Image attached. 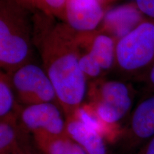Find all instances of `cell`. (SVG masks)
Wrapping results in <instances>:
<instances>
[{
    "mask_svg": "<svg viewBox=\"0 0 154 154\" xmlns=\"http://www.w3.org/2000/svg\"><path fill=\"white\" fill-rule=\"evenodd\" d=\"M29 132L22 126L19 116L0 120V154L19 153Z\"/></svg>",
    "mask_w": 154,
    "mask_h": 154,
    "instance_id": "cell-12",
    "label": "cell"
},
{
    "mask_svg": "<svg viewBox=\"0 0 154 154\" xmlns=\"http://www.w3.org/2000/svg\"><path fill=\"white\" fill-rule=\"evenodd\" d=\"M76 39L80 51L91 55L105 73L115 67L118 42L115 38L96 29L91 32H76Z\"/></svg>",
    "mask_w": 154,
    "mask_h": 154,
    "instance_id": "cell-8",
    "label": "cell"
},
{
    "mask_svg": "<svg viewBox=\"0 0 154 154\" xmlns=\"http://www.w3.org/2000/svg\"><path fill=\"white\" fill-rule=\"evenodd\" d=\"M19 106L8 74L0 73V120L19 116Z\"/></svg>",
    "mask_w": 154,
    "mask_h": 154,
    "instance_id": "cell-15",
    "label": "cell"
},
{
    "mask_svg": "<svg viewBox=\"0 0 154 154\" xmlns=\"http://www.w3.org/2000/svg\"><path fill=\"white\" fill-rule=\"evenodd\" d=\"M138 9L144 15L154 19V0H136Z\"/></svg>",
    "mask_w": 154,
    "mask_h": 154,
    "instance_id": "cell-18",
    "label": "cell"
},
{
    "mask_svg": "<svg viewBox=\"0 0 154 154\" xmlns=\"http://www.w3.org/2000/svg\"><path fill=\"white\" fill-rule=\"evenodd\" d=\"M97 1L99 2L103 6V8L106 9V8L108 6L110 5L111 3H112L113 2H114L115 0H97Z\"/></svg>",
    "mask_w": 154,
    "mask_h": 154,
    "instance_id": "cell-22",
    "label": "cell"
},
{
    "mask_svg": "<svg viewBox=\"0 0 154 154\" xmlns=\"http://www.w3.org/2000/svg\"><path fill=\"white\" fill-rule=\"evenodd\" d=\"M67 0H34L35 9L52 18L66 21V5Z\"/></svg>",
    "mask_w": 154,
    "mask_h": 154,
    "instance_id": "cell-16",
    "label": "cell"
},
{
    "mask_svg": "<svg viewBox=\"0 0 154 154\" xmlns=\"http://www.w3.org/2000/svg\"><path fill=\"white\" fill-rule=\"evenodd\" d=\"M9 75L20 104L24 106L42 103L59 104L52 83L44 68L31 62Z\"/></svg>",
    "mask_w": 154,
    "mask_h": 154,
    "instance_id": "cell-5",
    "label": "cell"
},
{
    "mask_svg": "<svg viewBox=\"0 0 154 154\" xmlns=\"http://www.w3.org/2000/svg\"><path fill=\"white\" fill-rule=\"evenodd\" d=\"M19 121L32 135L38 133L51 135L67 134L66 119L58 103H42L21 109Z\"/></svg>",
    "mask_w": 154,
    "mask_h": 154,
    "instance_id": "cell-6",
    "label": "cell"
},
{
    "mask_svg": "<svg viewBox=\"0 0 154 154\" xmlns=\"http://www.w3.org/2000/svg\"><path fill=\"white\" fill-rule=\"evenodd\" d=\"M154 65V19L147 18L117 42L115 67L123 76L145 80Z\"/></svg>",
    "mask_w": 154,
    "mask_h": 154,
    "instance_id": "cell-3",
    "label": "cell"
},
{
    "mask_svg": "<svg viewBox=\"0 0 154 154\" xmlns=\"http://www.w3.org/2000/svg\"><path fill=\"white\" fill-rule=\"evenodd\" d=\"M143 154H154V136L146 146Z\"/></svg>",
    "mask_w": 154,
    "mask_h": 154,
    "instance_id": "cell-21",
    "label": "cell"
},
{
    "mask_svg": "<svg viewBox=\"0 0 154 154\" xmlns=\"http://www.w3.org/2000/svg\"><path fill=\"white\" fill-rule=\"evenodd\" d=\"M66 119L67 133L86 154H112L101 136L84 124L75 114Z\"/></svg>",
    "mask_w": 154,
    "mask_h": 154,
    "instance_id": "cell-11",
    "label": "cell"
},
{
    "mask_svg": "<svg viewBox=\"0 0 154 154\" xmlns=\"http://www.w3.org/2000/svg\"><path fill=\"white\" fill-rule=\"evenodd\" d=\"M41 14L33 22L34 43L54 88L58 103L67 118L84 103L88 87L79 66L76 32L66 23L54 22V18Z\"/></svg>",
    "mask_w": 154,
    "mask_h": 154,
    "instance_id": "cell-1",
    "label": "cell"
},
{
    "mask_svg": "<svg viewBox=\"0 0 154 154\" xmlns=\"http://www.w3.org/2000/svg\"><path fill=\"white\" fill-rule=\"evenodd\" d=\"M87 96L88 103L102 120L110 124L120 125L132 106V88L121 81H93L88 87Z\"/></svg>",
    "mask_w": 154,
    "mask_h": 154,
    "instance_id": "cell-4",
    "label": "cell"
},
{
    "mask_svg": "<svg viewBox=\"0 0 154 154\" xmlns=\"http://www.w3.org/2000/svg\"><path fill=\"white\" fill-rule=\"evenodd\" d=\"M105 14L97 0H67L65 23L77 32H91L101 26Z\"/></svg>",
    "mask_w": 154,
    "mask_h": 154,
    "instance_id": "cell-7",
    "label": "cell"
},
{
    "mask_svg": "<svg viewBox=\"0 0 154 154\" xmlns=\"http://www.w3.org/2000/svg\"><path fill=\"white\" fill-rule=\"evenodd\" d=\"M79 66L87 80H92V82L101 79L105 74L97 61L87 52L80 51Z\"/></svg>",
    "mask_w": 154,
    "mask_h": 154,
    "instance_id": "cell-17",
    "label": "cell"
},
{
    "mask_svg": "<svg viewBox=\"0 0 154 154\" xmlns=\"http://www.w3.org/2000/svg\"><path fill=\"white\" fill-rule=\"evenodd\" d=\"M29 11L14 0H1L0 66L8 74L32 62L34 32Z\"/></svg>",
    "mask_w": 154,
    "mask_h": 154,
    "instance_id": "cell-2",
    "label": "cell"
},
{
    "mask_svg": "<svg viewBox=\"0 0 154 154\" xmlns=\"http://www.w3.org/2000/svg\"><path fill=\"white\" fill-rule=\"evenodd\" d=\"M32 136L42 154H86L68 134L51 135L38 133Z\"/></svg>",
    "mask_w": 154,
    "mask_h": 154,
    "instance_id": "cell-14",
    "label": "cell"
},
{
    "mask_svg": "<svg viewBox=\"0 0 154 154\" xmlns=\"http://www.w3.org/2000/svg\"><path fill=\"white\" fill-rule=\"evenodd\" d=\"M154 136V94L142 100L131 117L127 129H124L121 138L135 144Z\"/></svg>",
    "mask_w": 154,
    "mask_h": 154,
    "instance_id": "cell-10",
    "label": "cell"
},
{
    "mask_svg": "<svg viewBox=\"0 0 154 154\" xmlns=\"http://www.w3.org/2000/svg\"><path fill=\"white\" fill-rule=\"evenodd\" d=\"M136 4L119 6L106 11L98 29L119 42L146 19Z\"/></svg>",
    "mask_w": 154,
    "mask_h": 154,
    "instance_id": "cell-9",
    "label": "cell"
},
{
    "mask_svg": "<svg viewBox=\"0 0 154 154\" xmlns=\"http://www.w3.org/2000/svg\"><path fill=\"white\" fill-rule=\"evenodd\" d=\"M145 80L147 82V84H149V87L154 90V65L150 70Z\"/></svg>",
    "mask_w": 154,
    "mask_h": 154,
    "instance_id": "cell-20",
    "label": "cell"
},
{
    "mask_svg": "<svg viewBox=\"0 0 154 154\" xmlns=\"http://www.w3.org/2000/svg\"><path fill=\"white\" fill-rule=\"evenodd\" d=\"M74 114L84 124L101 136L107 143H116L122 137L124 128L120 125L108 124L102 120L88 102H84Z\"/></svg>",
    "mask_w": 154,
    "mask_h": 154,
    "instance_id": "cell-13",
    "label": "cell"
},
{
    "mask_svg": "<svg viewBox=\"0 0 154 154\" xmlns=\"http://www.w3.org/2000/svg\"><path fill=\"white\" fill-rule=\"evenodd\" d=\"M14 1L29 11H34L35 9L34 0H14Z\"/></svg>",
    "mask_w": 154,
    "mask_h": 154,
    "instance_id": "cell-19",
    "label": "cell"
},
{
    "mask_svg": "<svg viewBox=\"0 0 154 154\" xmlns=\"http://www.w3.org/2000/svg\"><path fill=\"white\" fill-rule=\"evenodd\" d=\"M11 154H19V153H11Z\"/></svg>",
    "mask_w": 154,
    "mask_h": 154,
    "instance_id": "cell-23",
    "label": "cell"
}]
</instances>
